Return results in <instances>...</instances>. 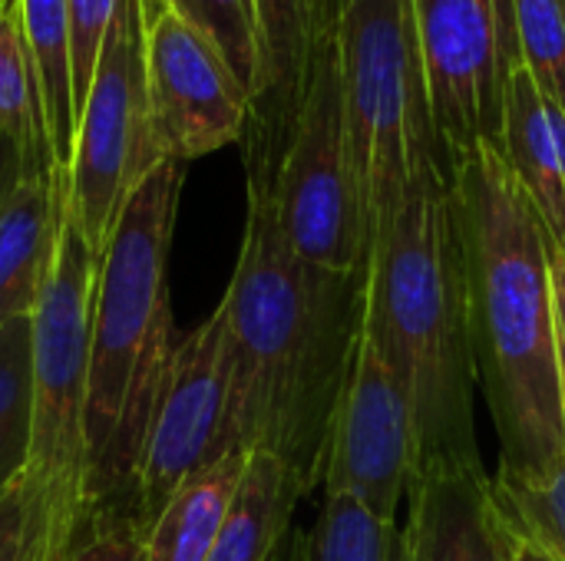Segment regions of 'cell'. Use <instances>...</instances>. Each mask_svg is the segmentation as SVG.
Segmentation results:
<instances>
[{
    "mask_svg": "<svg viewBox=\"0 0 565 561\" xmlns=\"http://www.w3.org/2000/svg\"><path fill=\"white\" fill-rule=\"evenodd\" d=\"M364 271L301 261L275 195L248 192L238 265L222 298L232 341V450L275 456L308 493L321 486L334 413L364 321Z\"/></svg>",
    "mask_w": 565,
    "mask_h": 561,
    "instance_id": "obj_1",
    "label": "cell"
},
{
    "mask_svg": "<svg viewBox=\"0 0 565 561\" xmlns=\"http://www.w3.org/2000/svg\"><path fill=\"white\" fill-rule=\"evenodd\" d=\"M463 255L467 324L500 470L536 473L565 443V370L550 235L500 145H477L450 172Z\"/></svg>",
    "mask_w": 565,
    "mask_h": 561,
    "instance_id": "obj_2",
    "label": "cell"
},
{
    "mask_svg": "<svg viewBox=\"0 0 565 561\" xmlns=\"http://www.w3.org/2000/svg\"><path fill=\"white\" fill-rule=\"evenodd\" d=\"M364 314L411 390L420 470L477 463V367L467 324L463 255L450 182L437 155L417 165L401 208L371 245Z\"/></svg>",
    "mask_w": 565,
    "mask_h": 561,
    "instance_id": "obj_3",
    "label": "cell"
},
{
    "mask_svg": "<svg viewBox=\"0 0 565 561\" xmlns=\"http://www.w3.org/2000/svg\"><path fill=\"white\" fill-rule=\"evenodd\" d=\"M185 162L166 159L126 202L99 258L89 324L86 436L96 506L132 489L172 360L169 248ZM103 509V506H99Z\"/></svg>",
    "mask_w": 565,
    "mask_h": 561,
    "instance_id": "obj_4",
    "label": "cell"
},
{
    "mask_svg": "<svg viewBox=\"0 0 565 561\" xmlns=\"http://www.w3.org/2000/svg\"><path fill=\"white\" fill-rule=\"evenodd\" d=\"M96 271L99 258L63 205L53 258L30 314V443L20 473L23 561H73L99 519L86 436Z\"/></svg>",
    "mask_w": 565,
    "mask_h": 561,
    "instance_id": "obj_5",
    "label": "cell"
},
{
    "mask_svg": "<svg viewBox=\"0 0 565 561\" xmlns=\"http://www.w3.org/2000/svg\"><path fill=\"white\" fill-rule=\"evenodd\" d=\"M338 73L348 159L367 245H374L401 208L417 165L437 155L411 0H344Z\"/></svg>",
    "mask_w": 565,
    "mask_h": 561,
    "instance_id": "obj_6",
    "label": "cell"
},
{
    "mask_svg": "<svg viewBox=\"0 0 565 561\" xmlns=\"http://www.w3.org/2000/svg\"><path fill=\"white\" fill-rule=\"evenodd\" d=\"M162 162L146 93L142 0H116L93 83L79 109L66 185L70 222L96 258H103L132 192Z\"/></svg>",
    "mask_w": 565,
    "mask_h": 561,
    "instance_id": "obj_7",
    "label": "cell"
},
{
    "mask_svg": "<svg viewBox=\"0 0 565 561\" xmlns=\"http://www.w3.org/2000/svg\"><path fill=\"white\" fill-rule=\"evenodd\" d=\"M444 175L477 145H500L520 63L513 0H411Z\"/></svg>",
    "mask_w": 565,
    "mask_h": 561,
    "instance_id": "obj_8",
    "label": "cell"
},
{
    "mask_svg": "<svg viewBox=\"0 0 565 561\" xmlns=\"http://www.w3.org/2000/svg\"><path fill=\"white\" fill-rule=\"evenodd\" d=\"M275 208L291 251L328 271L367 268V225L348 159L338 40L318 63L291 149L285 155Z\"/></svg>",
    "mask_w": 565,
    "mask_h": 561,
    "instance_id": "obj_9",
    "label": "cell"
},
{
    "mask_svg": "<svg viewBox=\"0 0 565 561\" xmlns=\"http://www.w3.org/2000/svg\"><path fill=\"white\" fill-rule=\"evenodd\" d=\"M228 453L242 450H232V341L225 308L218 304L172 347L132 483L139 529H149L185 479Z\"/></svg>",
    "mask_w": 565,
    "mask_h": 561,
    "instance_id": "obj_10",
    "label": "cell"
},
{
    "mask_svg": "<svg viewBox=\"0 0 565 561\" xmlns=\"http://www.w3.org/2000/svg\"><path fill=\"white\" fill-rule=\"evenodd\" d=\"M417 473L420 440L414 400L381 334L364 314L324 453L321 493L354 496L374 516L397 522Z\"/></svg>",
    "mask_w": 565,
    "mask_h": 561,
    "instance_id": "obj_11",
    "label": "cell"
},
{
    "mask_svg": "<svg viewBox=\"0 0 565 561\" xmlns=\"http://www.w3.org/2000/svg\"><path fill=\"white\" fill-rule=\"evenodd\" d=\"M146 93L162 159L195 162L242 142L248 89L218 46L166 0L142 7Z\"/></svg>",
    "mask_w": 565,
    "mask_h": 561,
    "instance_id": "obj_12",
    "label": "cell"
},
{
    "mask_svg": "<svg viewBox=\"0 0 565 561\" xmlns=\"http://www.w3.org/2000/svg\"><path fill=\"white\" fill-rule=\"evenodd\" d=\"M344 0H255L258 73L242 132L245 188L275 195L321 56L338 40Z\"/></svg>",
    "mask_w": 565,
    "mask_h": 561,
    "instance_id": "obj_13",
    "label": "cell"
},
{
    "mask_svg": "<svg viewBox=\"0 0 565 561\" xmlns=\"http://www.w3.org/2000/svg\"><path fill=\"white\" fill-rule=\"evenodd\" d=\"M510 539L483 463H437L407 496L397 561H510Z\"/></svg>",
    "mask_w": 565,
    "mask_h": 561,
    "instance_id": "obj_14",
    "label": "cell"
},
{
    "mask_svg": "<svg viewBox=\"0 0 565 561\" xmlns=\"http://www.w3.org/2000/svg\"><path fill=\"white\" fill-rule=\"evenodd\" d=\"M500 152L553 245L565 248V109L520 66L507 89Z\"/></svg>",
    "mask_w": 565,
    "mask_h": 561,
    "instance_id": "obj_15",
    "label": "cell"
},
{
    "mask_svg": "<svg viewBox=\"0 0 565 561\" xmlns=\"http://www.w3.org/2000/svg\"><path fill=\"white\" fill-rule=\"evenodd\" d=\"M66 195L46 175H30L0 215V331L30 321L56 245Z\"/></svg>",
    "mask_w": 565,
    "mask_h": 561,
    "instance_id": "obj_16",
    "label": "cell"
},
{
    "mask_svg": "<svg viewBox=\"0 0 565 561\" xmlns=\"http://www.w3.org/2000/svg\"><path fill=\"white\" fill-rule=\"evenodd\" d=\"M30 63L40 86L50 172L53 188L66 195L70 165L76 152L79 109L73 93V40H70V3L66 0H17Z\"/></svg>",
    "mask_w": 565,
    "mask_h": 561,
    "instance_id": "obj_17",
    "label": "cell"
},
{
    "mask_svg": "<svg viewBox=\"0 0 565 561\" xmlns=\"http://www.w3.org/2000/svg\"><path fill=\"white\" fill-rule=\"evenodd\" d=\"M252 453H228L185 479L142 532V561H209Z\"/></svg>",
    "mask_w": 565,
    "mask_h": 561,
    "instance_id": "obj_18",
    "label": "cell"
},
{
    "mask_svg": "<svg viewBox=\"0 0 565 561\" xmlns=\"http://www.w3.org/2000/svg\"><path fill=\"white\" fill-rule=\"evenodd\" d=\"M305 489L268 453H252L228 522L209 561H278Z\"/></svg>",
    "mask_w": 565,
    "mask_h": 561,
    "instance_id": "obj_19",
    "label": "cell"
},
{
    "mask_svg": "<svg viewBox=\"0 0 565 561\" xmlns=\"http://www.w3.org/2000/svg\"><path fill=\"white\" fill-rule=\"evenodd\" d=\"M397 529L354 496L321 493L311 522L291 539L288 561H397Z\"/></svg>",
    "mask_w": 565,
    "mask_h": 561,
    "instance_id": "obj_20",
    "label": "cell"
},
{
    "mask_svg": "<svg viewBox=\"0 0 565 561\" xmlns=\"http://www.w3.org/2000/svg\"><path fill=\"white\" fill-rule=\"evenodd\" d=\"M0 129L20 145L30 175H46L53 182L40 86L30 63L17 0H10L0 13Z\"/></svg>",
    "mask_w": 565,
    "mask_h": 561,
    "instance_id": "obj_21",
    "label": "cell"
},
{
    "mask_svg": "<svg viewBox=\"0 0 565 561\" xmlns=\"http://www.w3.org/2000/svg\"><path fill=\"white\" fill-rule=\"evenodd\" d=\"M490 483L507 526L553 561H565V443L543 470L510 473L497 466Z\"/></svg>",
    "mask_w": 565,
    "mask_h": 561,
    "instance_id": "obj_22",
    "label": "cell"
},
{
    "mask_svg": "<svg viewBox=\"0 0 565 561\" xmlns=\"http://www.w3.org/2000/svg\"><path fill=\"white\" fill-rule=\"evenodd\" d=\"M30 443V321L0 331V503L20 483Z\"/></svg>",
    "mask_w": 565,
    "mask_h": 561,
    "instance_id": "obj_23",
    "label": "cell"
},
{
    "mask_svg": "<svg viewBox=\"0 0 565 561\" xmlns=\"http://www.w3.org/2000/svg\"><path fill=\"white\" fill-rule=\"evenodd\" d=\"M166 3L218 46V53L225 56V63L242 79L252 99L255 73H258L255 0H166Z\"/></svg>",
    "mask_w": 565,
    "mask_h": 561,
    "instance_id": "obj_24",
    "label": "cell"
},
{
    "mask_svg": "<svg viewBox=\"0 0 565 561\" xmlns=\"http://www.w3.org/2000/svg\"><path fill=\"white\" fill-rule=\"evenodd\" d=\"M520 63L565 109V0H513Z\"/></svg>",
    "mask_w": 565,
    "mask_h": 561,
    "instance_id": "obj_25",
    "label": "cell"
},
{
    "mask_svg": "<svg viewBox=\"0 0 565 561\" xmlns=\"http://www.w3.org/2000/svg\"><path fill=\"white\" fill-rule=\"evenodd\" d=\"M66 3H70V40H73V93H76V109H83L103 50V36L113 23L116 0H66Z\"/></svg>",
    "mask_w": 565,
    "mask_h": 561,
    "instance_id": "obj_26",
    "label": "cell"
},
{
    "mask_svg": "<svg viewBox=\"0 0 565 561\" xmlns=\"http://www.w3.org/2000/svg\"><path fill=\"white\" fill-rule=\"evenodd\" d=\"M142 529L132 519H96L73 561H139Z\"/></svg>",
    "mask_w": 565,
    "mask_h": 561,
    "instance_id": "obj_27",
    "label": "cell"
},
{
    "mask_svg": "<svg viewBox=\"0 0 565 561\" xmlns=\"http://www.w3.org/2000/svg\"><path fill=\"white\" fill-rule=\"evenodd\" d=\"M23 539H26V509L17 483L0 503V561H23Z\"/></svg>",
    "mask_w": 565,
    "mask_h": 561,
    "instance_id": "obj_28",
    "label": "cell"
},
{
    "mask_svg": "<svg viewBox=\"0 0 565 561\" xmlns=\"http://www.w3.org/2000/svg\"><path fill=\"white\" fill-rule=\"evenodd\" d=\"M23 179H30L26 159H23L20 145L0 129V215L10 205V198L17 195V188L23 185Z\"/></svg>",
    "mask_w": 565,
    "mask_h": 561,
    "instance_id": "obj_29",
    "label": "cell"
},
{
    "mask_svg": "<svg viewBox=\"0 0 565 561\" xmlns=\"http://www.w3.org/2000/svg\"><path fill=\"white\" fill-rule=\"evenodd\" d=\"M550 268H553V301H556V331H559V350H563L565 370V248H550Z\"/></svg>",
    "mask_w": 565,
    "mask_h": 561,
    "instance_id": "obj_30",
    "label": "cell"
},
{
    "mask_svg": "<svg viewBox=\"0 0 565 561\" xmlns=\"http://www.w3.org/2000/svg\"><path fill=\"white\" fill-rule=\"evenodd\" d=\"M503 522H507V519H503ZM507 529H510V526H507ZM510 536H513V539H510V561H553L543 549H536L533 542H526V539L516 536L513 529H510Z\"/></svg>",
    "mask_w": 565,
    "mask_h": 561,
    "instance_id": "obj_31",
    "label": "cell"
},
{
    "mask_svg": "<svg viewBox=\"0 0 565 561\" xmlns=\"http://www.w3.org/2000/svg\"><path fill=\"white\" fill-rule=\"evenodd\" d=\"M149 3H156V0H142V7H149Z\"/></svg>",
    "mask_w": 565,
    "mask_h": 561,
    "instance_id": "obj_32",
    "label": "cell"
},
{
    "mask_svg": "<svg viewBox=\"0 0 565 561\" xmlns=\"http://www.w3.org/2000/svg\"><path fill=\"white\" fill-rule=\"evenodd\" d=\"M139 561H142V559H139Z\"/></svg>",
    "mask_w": 565,
    "mask_h": 561,
    "instance_id": "obj_33",
    "label": "cell"
}]
</instances>
